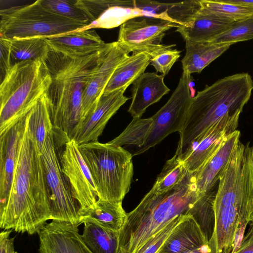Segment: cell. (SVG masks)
<instances>
[{"label":"cell","instance_id":"37","mask_svg":"<svg viewBox=\"0 0 253 253\" xmlns=\"http://www.w3.org/2000/svg\"><path fill=\"white\" fill-rule=\"evenodd\" d=\"M232 253H253V221L250 223L247 233L243 237L240 245Z\"/></svg>","mask_w":253,"mask_h":253},{"label":"cell","instance_id":"13","mask_svg":"<svg viewBox=\"0 0 253 253\" xmlns=\"http://www.w3.org/2000/svg\"><path fill=\"white\" fill-rule=\"evenodd\" d=\"M117 42L106 43L83 95V121L96 107L115 70L129 55Z\"/></svg>","mask_w":253,"mask_h":253},{"label":"cell","instance_id":"18","mask_svg":"<svg viewBox=\"0 0 253 253\" xmlns=\"http://www.w3.org/2000/svg\"><path fill=\"white\" fill-rule=\"evenodd\" d=\"M209 240L197 221L188 213L157 253H190L208 245Z\"/></svg>","mask_w":253,"mask_h":253},{"label":"cell","instance_id":"19","mask_svg":"<svg viewBox=\"0 0 253 253\" xmlns=\"http://www.w3.org/2000/svg\"><path fill=\"white\" fill-rule=\"evenodd\" d=\"M164 79L162 75L144 72L132 84L131 102L128 112L133 118H141L148 107L169 92Z\"/></svg>","mask_w":253,"mask_h":253},{"label":"cell","instance_id":"35","mask_svg":"<svg viewBox=\"0 0 253 253\" xmlns=\"http://www.w3.org/2000/svg\"><path fill=\"white\" fill-rule=\"evenodd\" d=\"M176 44H169L150 56V65L157 72L164 77L168 74L171 67L180 56L181 51L173 47Z\"/></svg>","mask_w":253,"mask_h":253},{"label":"cell","instance_id":"14","mask_svg":"<svg viewBox=\"0 0 253 253\" xmlns=\"http://www.w3.org/2000/svg\"><path fill=\"white\" fill-rule=\"evenodd\" d=\"M120 89L103 94L95 109L88 114L75 130L72 139L78 145L97 141L110 118L129 99Z\"/></svg>","mask_w":253,"mask_h":253},{"label":"cell","instance_id":"17","mask_svg":"<svg viewBox=\"0 0 253 253\" xmlns=\"http://www.w3.org/2000/svg\"><path fill=\"white\" fill-rule=\"evenodd\" d=\"M45 39L51 50L76 57L100 51L106 44L93 29L77 31Z\"/></svg>","mask_w":253,"mask_h":253},{"label":"cell","instance_id":"3","mask_svg":"<svg viewBox=\"0 0 253 253\" xmlns=\"http://www.w3.org/2000/svg\"><path fill=\"white\" fill-rule=\"evenodd\" d=\"M51 217L50 193L43 164L27 126L9 195L0 206V227L32 235L38 234Z\"/></svg>","mask_w":253,"mask_h":253},{"label":"cell","instance_id":"2","mask_svg":"<svg viewBox=\"0 0 253 253\" xmlns=\"http://www.w3.org/2000/svg\"><path fill=\"white\" fill-rule=\"evenodd\" d=\"M253 80L248 73L234 74L206 85L192 97L175 155L183 160L195 146L216 128L236 130L251 97Z\"/></svg>","mask_w":253,"mask_h":253},{"label":"cell","instance_id":"16","mask_svg":"<svg viewBox=\"0 0 253 253\" xmlns=\"http://www.w3.org/2000/svg\"><path fill=\"white\" fill-rule=\"evenodd\" d=\"M28 120V114L0 134V206L5 203L10 192Z\"/></svg>","mask_w":253,"mask_h":253},{"label":"cell","instance_id":"34","mask_svg":"<svg viewBox=\"0 0 253 253\" xmlns=\"http://www.w3.org/2000/svg\"><path fill=\"white\" fill-rule=\"evenodd\" d=\"M186 214H181L170 220L162 229L145 242L134 253H157Z\"/></svg>","mask_w":253,"mask_h":253},{"label":"cell","instance_id":"31","mask_svg":"<svg viewBox=\"0 0 253 253\" xmlns=\"http://www.w3.org/2000/svg\"><path fill=\"white\" fill-rule=\"evenodd\" d=\"M200 9V0L167 3L162 19L181 26H188Z\"/></svg>","mask_w":253,"mask_h":253},{"label":"cell","instance_id":"27","mask_svg":"<svg viewBox=\"0 0 253 253\" xmlns=\"http://www.w3.org/2000/svg\"><path fill=\"white\" fill-rule=\"evenodd\" d=\"M2 39L9 48L11 65L39 59L45 60L50 50L43 37Z\"/></svg>","mask_w":253,"mask_h":253},{"label":"cell","instance_id":"36","mask_svg":"<svg viewBox=\"0 0 253 253\" xmlns=\"http://www.w3.org/2000/svg\"><path fill=\"white\" fill-rule=\"evenodd\" d=\"M0 67L1 71V79L4 77L7 72L12 65L8 46L2 39L0 38Z\"/></svg>","mask_w":253,"mask_h":253},{"label":"cell","instance_id":"21","mask_svg":"<svg viewBox=\"0 0 253 253\" xmlns=\"http://www.w3.org/2000/svg\"><path fill=\"white\" fill-rule=\"evenodd\" d=\"M77 4L90 21L84 30L114 27L120 21V10L123 7L135 8L134 0H77Z\"/></svg>","mask_w":253,"mask_h":253},{"label":"cell","instance_id":"6","mask_svg":"<svg viewBox=\"0 0 253 253\" xmlns=\"http://www.w3.org/2000/svg\"><path fill=\"white\" fill-rule=\"evenodd\" d=\"M51 82L42 59L14 64L0 80V134L25 117L45 95Z\"/></svg>","mask_w":253,"mask_h":253},{"label":"cell","instance_id":"28","mask_svg":"<svg viewBox=\"0 0 253 253\" xmlns=\"http://www.w3.org/2000/svg\"><path fill=\"white\" fill-rule=\"evenodd\" d=\"M84 216L89 217L106 229L119 232L126 220L127 213L123 208L122 202L98 199L94 209Z\"/></svg>","mask_w":253,"mask_h":253},{"label":"cell","instance_id":"4","mask_svg":"<svg viewBox=\"0 0 253 253\" xmlns=\"http://www.w3.org/2000/svg\"><path fill=\"white\" fill-rule=\"evenodd\" d=\"M102 50L84 57H71L50 49L45 62L51 82L46 93L56 143L72 139L83 121L84 90Z\"/></svg>","mask_w":253,"mask_h":253},{"label":"cell","instance_id":"22","mask_svg":"<svg viewBox=\"0 0 253 253\" xmlns=\"http://www.w3.org/2000/svg\"><path fill=\"white\" fill-rule=\"evenodd\" d=\"M236 21L217 17L199 11L188 26L176 29L185 42H211L228 30Z\"/></svg>","mask_w":253,"mask_h":253},{"label":"cell","instance_id":"10","mask_svg":"<svg viewBox=\"0 0 253 253\" xmlns=\"http://www.w3.org/2000/svg\"><path fill=\"white\" fill-rule=\"evenodd\" d=\"M30 138L38 147L43 164L50 193L51 219L65 221L80 225V207L72 196L68 182L62 171L56 151L52 124L49 125L35 137Z\"/></svg>","mask_w":253,"mask_h":253},{"label":"cell","instance_id":"12","mask_svg":"<svg viewBox=\"0 0 253 253\" xmlns=\"http://www.w3.org/2000/svg\"><path fill=\"white\" fill-rule=\"evenodd\" d=\"M179 25L157 18H130L121 25L117 42L128 53L144 52L151 56L167 46L161 43L166 31Z\"/></svg>","mask_w":253,"mask_h":253},{"label":"cell","instance_id":"33","mask_svg":"<svg viewBox=\"0 0 253 253\" xmlns=\"http://www.w3.org/2000/svg\"><path fill=\"white\" fill-rule=\"evenodd\" d=\"M253 39V15L235 22L229 30L210 42L232 45L238 42Z\"/></svg>","mask_w":253,"mask_h":253},{"label":"cell","instance_id":"29","mask_svg":"<svg viewBox=\"0 0 253 253\" xmlns=\"http://www.w3.org/2000/svg\"><path fill=\"white\" fill-rule=\"evenodd\" d=\"M200 11L217 17L238 21L253 15V8L229 2L226 0H200Z\"/></svg>","mask_w":253,"mask_h":253},{"label":"cell","instance_id":"25","mask_svg":"<svg viewBox=\"0 0 253 253\" xmlns=\"http://www.w3.org/2000/svg\"><path fill=\"white\" fill-rule=\"evenodd\" d=\"M231 133L226 129L216 128L207 135L182 161L187 170L193 173L201 170L217 152L226 136Z\"/></svg>","mask_w":253,"mask_h":253},{"label":"cell","instance_id":"26","mask_svg":"<svg viewBox=\"0 0 253 253\" xmlns=\"http://www.w3.org/2000/svg\"><path fill=\"white\" fill-rule=\"evenodd\" d=\"M80 224L84 225L82 238L92 253H118L119 232L106 229L88 216L82 217Z\"/></svg>","mask_w":253,"mask_h":253},{"label":"cell","instance_id":"32","mask_svg":"<svg viewBox=\"0 0 253 253\" xmlns=\"http://www.w3.org/2000/svg\"><path fill=\"white\" fill-rule=\"evenodd\" d=\"M47 10L63 17L87 25L90 19L86 12L77 4L76 0H40Z\"/></svg>","mask_w":253,"mask_h":253},{"label":"cell","instance_id":"23","mask_svg":"<svg viewBox=\"0 0 253 253\" xmlns=\"http://www.w3.org/2000/svg\"><path fill=\"white\" fill-rule=\"evenodd\" d=\"M231 45L206 42H186L185 56L181 60L183 71L200 73L213 61L221 55Z\"/></svg>","mask_w":253,"mask_h":253},{"label":"cell","instance_id":"39","mask_svg":"<svg viewBox=\"0 0 253 253\" xmlns=\"http://www.w3.org/2000/svg\"><path fill=\"white\" fill-rule=\"evenodd\" d=\"M190 253H211V252L208 244L199 250H196Z\"/></svg>","mask_w":253,"mask_h":253},{"label":"cell","instance_id":"1","mask_svg":"<svg viewBox=\"0 0 253 253\" xmlns=\"http://www.w3.org/2000/svg\"><path fill=\"white\" fill-rule=\"evenodd\" d=\"M213 201L211 253H231L237 237L253 221V146L240 141L218 176Z\"/></svg>","mask_w":253,"mask_h":253},{"label":"cell","instance_id":"15","mask_svg":"<svg viewBox=\"0 0 253 253\" xmlns=\"http://www.w3.org/2000/svg\"><path fill=\"white\" fill-rule=\"evenodd\" d=\"M78 226L59 220L46 223L38 233L40 253H92L84 242Z\"/></svg>","mask_w":253,"mask_h":253},{"label":"cell","instance_id":"30","mask_svg":"<svg viewBox=\"0 0 253 253\" xmlns=\"http://www.w3.org/2000/svg\"><path fill=\"white\" fill-rule=\"evenodd\" d=\"M188 172L182 160L174 155L166 162L152 187L160 192L169 191L180 183Z\"/></svg>","mask_w":253,"mask_h":253},{"label":"cell","instance_id":"20","mask_svg":"<svg viewBox=\"0 0 253 253\" xmlns=\"http://www.w3.org/2000/svg\"><path fill=\"white\" fill-rule=\"evenodd\" d=\"M240 135L238 129L227 135L220 148L207 164L200 171L193 173L197 190L201 196L210 192L218 180L219 173L240 141Z\"/></svg>","mask_w":253,"mask_h":253},{"label":"cell","instance_id":"11","mask_svg":"<svg viewBox=\"0 0 253 253\" xmlns=\"http://www.w3.org/2000/svg\"><path fill=\"white\" fill-rule=\"evenodd\" d=\"M63 145L59 156L61 169L72 196L79 206L81 219L95 208L97 189L78 144L71 139Z\"/></svg>","mask_w":253,"mask_h":253},{"label":"cell","instance_id":"7","mask_svg":"<svg viewBox=\"0 0 253 253\" xmlns=\"http://www.w3.org/2000/svg\"><path fill=\"white\" fill-rule=\"evenodd\" d=\"M99 199L122 202L132 181V155L122 146L97 141L79 145Z\"/></svg>","mask_w":253,"mask_h":253},{"label":"cell","instance_id":"24","mask_svg":"<svg viewBox=\"0 0 253 253\" xmlns=\"http://www.w3.org/2000/svg\"><path fill=\"white\" fill-rule=\"evenodd\" d=\"M150 57L144 52H133L117 67L104 90L103 94L125 89L133 84L150 64Z\"/></svg>","mask_w":253,"mask_h":253},{"label":"cell","instance_id":"38","mask_svg":"<svg viewBox=\"0 0 253 253\" xmlns=\"http://www.w3.org/2000/svg\"><path fill=\"white\" fill-rule=\"evenodd\" d=\"M12 230H3L0 233V253H18L14 250L15 237H10Z\"/></svg>","mask_w":253,"mask_h":253},{"label":"cell","instance_id":"8","mask_svg":"<svg viewBox=\"0 0 253 253\" xmlns=\"http://www.w3.org/2000/svg\"><path fill=\"white\" fill-rule=\"evenodd\" d=\"M191 74L183 71L178 85L167 103L153 116L133 118L130 136L138 149L132 156L145 152L170 134L181 131L191 100Z\"/></svg>","mask_w":253,"mask_h":253},{"label":"cell","instance_id":"9","mask_svg":"<svg viewBox=\"0 0 253 253\" xmlns=\"http://www.w3.org/2000/svg\"><path fill=\"white\" fill-rule=\"evenodd\" d=\"M0 36L4 39L48 37L84 30L87 25L57 15L38 0L0 10Z\"/></svg>","mask_w":253,"mask_h":253},{"label":"cell","instance_id":"5","mask_svg":"<svg viewBox=\"0 0 253 253\" xmlns=\"http://www.w3.org/2000/svg\"><path fill=\"white\" fill-rule=\"evenodd\" d=\"M203 196L197 190L193 173L172 189L164 192L153 187L137 206L127 213L126 220L119 232L118 253H134L168 222L181 214L190 213Z\"/></svg>","mask_w":253,"mask_h":253}]
</instances>
